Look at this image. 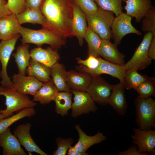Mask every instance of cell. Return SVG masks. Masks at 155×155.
<instances>
[{"label":"cell","mask_w":155,"mask_h":155,"mask_svg":"<svg viewBox=\"0 0 155 155\" xmlns=\"http://www.w3.org/2000/svg\"><path fill=\"white\" fill-rule=\"evenodd\" d=\"M73 0H43L40 8L47 28L66 39L74 36L72 29Z\"/></svg>","instance_id":"6da1fadb"},{"label":"cell","mask_w":155,"mask_h":155,"mask_svg":"<svg viewBox=\"0 0 155 155\" xmlns=\"http://www.w3.org/2000/svg\"><path fill=\"white\" fill-rule=\"evenodd\" d=\"M20 34L22 36V44L31 43L41 47L42 44H47L57 49L66 43V39L46 28L34 30L21 26Z\"/></svg>","instance_id":"7a4b0ae2"},{"label":"cell","mask_w":155,"mask_h":155,"mask_svg":"<svg viewBox=\"0 0 155 155\" xmlns=\"http://www.w3.org/2000/svg\"><path fill=\"white\" fill-rule=\"evenodd\" d=\"M0 95L5 98L6 108L5 109L0 110V113L4 115L5 118L10 117L14 112L25 108L34 107L36 105L27 95L12 88L1 86H0Z\"/></svg>","instance_id":"3957f363"},{"label":"cell","mask_w":155,"mask_h":155,"mask_svg":"<svg viewBox=\"0 0 155 155\" xmlns=\"http://www.w3.org/2000/svg\"><path fill=\"white\" fill-rule=\"evenodd\" d=\"M134 103L136 109V123L142 129L147 130L155 127V100L151 97L138 95Z\"/></svg>","instance_id":"277c9868"},{"label":"cell","mask_w":155,"mask_h":155,"mask_svg":"<svg viewBox=\"0 0 155 155\" xmlns=\"http://www.w3.org/2000/svg\"><path fill=\"white\" fill-rule=\"evenodd\" d=\"M86 15L88 26L102 39L110 40L112 38L111 27L114 13L98 7L96 12Z\"/></svg>","instance_id":"5b68a950"},{"label":"cell","mask_w":155,"mask_h":155,"mask_svg":"<svg viewBox=\"0 0 155 155\" xmlns=\"http://www.w3.org/2000/svg\"><path fill=\"white\" fill-rule=\"evenodd\" d=\"M153 38L152 33L147 32L139 46L136 49L133 56L124 65L126 70L135 69L137 71L146 68L151 63L152 60L148 54V49Z\"/></svg>","instance_id":"8992f818"},{"label":"cell","mask_w":155,"mask_h":155,"mask_svg":"<svg viewBox=\"0 0 155 155\" xmlns=\"http://www.w3.org/2000/svg\"><path fill=\"white\" fill-rule=\"evenodd\" d=\"M132 18L123 11L114 17L111 29L114 43L117 45L120 43L123 38L127 34L133 33L140 36L142 34V32L132 24Z\"/></svg>","instance_id":"52a82bcc"},{"label":"cell","mask_w":155,"mask_h":155,"mask_svg":"<svg viewBox=\"0 0 155 155\" xmlns=\"http://www.w3.org/2000/svg\"><path fill=\"white\" fill-rule=\"evenodd\" d=\"M99 59L100 61V64L95 69H89L81 65L78 67L77 69L80 71L88 73L91 77L99 76L102 74H108L119 79L120 83L125 88V77L126 70L124 65L112 63L103 59L100 57H99Z\"/></svg>","instance_id":"ba28073f"},{"label":"cell","mask_w":155,"mask_h":155,"mask_svg":"<svg viewBox=\"0 0 155 155\" xmlns=\"http://www.w3.org/2000/svg\"><path fill=\"white\" fill-rule=\"evenodd\" d=\"M113 88L111 85L100 75L92 77L90 85L87 92L93 100L98 104L106 106L111 94Z\"/></svg>","instance_id":"9c48e42d"},{"label":"cell","mask_w":155,"mask_h":155,"mask_svg":"<svg viewBox=\"0 0 155 155\" xmlns=\"http://www.w3.org/2000/svg\"><path fill=\"white\" fill-rule=\"evenodd\" d=\"M20 36V34H19L11 39L2 40L0 42V61L2 66L0 75L2 79L1 82L2 86L13 87V83L7 74V67L12 53Z\"/></svg>","instance_id":"30bf717a"},{"label":"cell","mask_w":155,"mask_h":155,"mask_svg":"<svg viewBox=\"0 0 155 155\" xmlns=\"http://www.w3.org/2000/svg\"><path fill=\"white\" fill-rule=\"evenodd\" d=\"M73 94V102L72 106L71 116L76 118L81 115L95 113L98 108L95 102L86 92L71 90Z\"/></svg>","instance_id":"8fae6325"},{"label":"cell","mask_w":155,"mask_h":155,"mask_svg":"<svg viewBox=\"0 0 155 155\" xmlns=\"http://www.w3.org/2000/svg\"><path fill=\"white\" fill-rule=\"evenodd\" d=\"M134 134L131 136L133 145H136L139 152L155 154V130H145L133 128Z\"/></svg>","instance_id":"7c38bea8"},{"label":"cell","mask_w":155,"mask_h":155,"mask_svg":"<svg viewBox=\"0 0 155 155\" xmlns=\"http://www.w3.org/2000/svg\"><path fill=\"white\" fill-rule=\"evenodd\" d=\"M13 89L24 94L34 96L41 88L42 82L34 77L19 73L12 76Z\"/></svg>","instance_id":"4fadbf2b"},{"label":"cell","mask_w":155,"mask_h":155,"mask_svg":"<svg viewBox=\"0 0 155 155\" xmlns=\"http://www.w3.org/2000/svg\"><path fill=\"white\" fill-rule=\"evenodd\" d=\"M32 126L31 123L26 122L20 124L13 131L14 135L17 138L21 145L28 152L29 155H32L35 152L40 155H47L37 145L32 137L30 130Z\"/></svg>","instance_id":"5bb4252c"},{"label":"cell","mask_w":155,"mask_h":155,"mask_svg":"<svg viewBox=\"0 0 155 155\" xmlns=\"http://www.w3.org/2000/svg\"><path fill=\"white\" fill-rule=\"evenodd\" d=\"M0 146L3 149V155H26L21 148L18 140L13 134L9 127L5 131L0 133Z\"/></svg>","instance_id":"9a60e30c"},{"label":"cell","mask_w":155,"mask_h":155,"mask_svg":"<svg viewBox=\"0 0 155 155\" xmlns=\"http://www.w3.org/2000/svg\"><path fill=\"white\" fill-rule=\"evenodd\" d=\"M21 26L13 13L0 18V40H7L20 34Z\"/></svg>","instance_id":"2e32d148"},{"label":"cell","mask_w":155,"mask_h":155,"mask_svg":"<svg viewBox=\"0 0 155 155\" xmlns=\"http://www.w3.org/2000/svg\"><path fill=\"white\" fill-rule=\"evenodd\" d=\"M117 46L112 43L110 40L102 39L98 50L100 56L103 57L106 60L112 63L124 65L125 56L118 50Z\"/></svg>","instance_id":"e0dca14e"},{"label":"cell","mask_w":155,"mask_h":155,"mask_svg":"<svg viewBox=\"0 0 155 155\" xmlns=\"http://www.w3.org/2000/svg\"><path fill=\"white\" fill-rule=\"evenodd\" d=\"M30 53L31 59L51 68L60 59L57 50L51 47L43 49L38 47L32 49Z\"/></svg>","instance_id":"ac0fdd59"},{"label":"cell","mask_w":155,"mask_h":155,"mask_svg":"<svg viewBox=\"0 0 155 155\" xmlns=\"http://www.w3.org/2000/svg\"><path fill=\"white\" fill-rule=\"evenodd\" d=\"M73 18L72 29L74 36L77 38L79 44L82 46L84 36L87 29L86 14L74 2L72 4Z\"/></svg>","instance_id":"d6986e66"},{"label":"cell","mask_w":155,"mask_h":155,"mask_svg":"<svg viewBox=\"0 0 155 155\" xmlns=\"http://www.w3.org/2000/svg\"><path fill=\"white\" fill-rule=\"evenodd\" d=\"M91 80L92 77L86 72L74 70L67 71V83L71 91L86 92Z\"/></svg>","instance_id":"ffe728a7"},{"label":"cell","mask_w":155,"mask_h":155,"mask_svg":"<svg viewBox=\"0 0 155 155\" xmlns=\"http://www.w3.org/2000/svg\"><path fill=\"white\" fill-rule=\"evenodd\" d=\"M124 8L126 13L135 18L137 23L141 22L144 15L153 6L151 0H126Z\"/></svg>","instance_id":"44dd1931"},{"label":"cell","mask_w":155,"mask_h":155,"mask_svg":"<svg viewBox=\"0 0 155 155\" xmlns=\"http://www.w3.org/2000/svg\"><path fill=\"white\" fill-rule=\"evenodd\" d=\"M125 89V86L121 83L113 85L112 92L108 101V104L121 115L125 114L127 108Z\"/></svg>","instance_id":"7402d4cb"},{"label":"cell","mask_w":155,"mask_h":155,"mask_svg":"<svg viewBox=\"0 0 155 155\" xmlns=\"http://www.w3.org/2000/svg\"><path fill=\"white\" fill-rule=\"evenodd\" d=\"M75 129L78 133L79 138L74 146L78 150L81 152H86L92 146L100 143L106 139V137L103 133L99 131L93 136L87 135L81 129L79 125H76Z\"/></svg>","instance_id":"603a6c76"},{"label":"cell","mask_w":155,"mask_h":155,"mask_svg":"<svg viewBox=\"0 0 155 155\" xmlns=\"http://www.w3.org/2000/svg\"><path fill=\"white\" fill-rule=\"evenodd\" d=\"M59 92L51 79L43 83L41 88L33 96L32 100L39 102L43 105L49 104L54 101Z\"/></svg>","instance_id":"cb8c5ba5"},{"label":"cell","mask_w":155,"mask_h":155,"mask_svg":"<svg viewBox=\"0 0 155 155\" xmlns=\"http://www.w3.org/2000/svg\"><path fill=\"white\" fill-rule=\"evenodd\" d=\"M67 75L65 67L58 62L51 68V80L59 92H71L67 83Z\"/></svg>","instance_id":"d4e9b609"},{"label":"cell","mask_w":155,"mask_h":155,"mask_svg":"<svg viewBox=\"0 0 155 155\" xmlns=\"http://www.w3.org/2000/svg\"><path fill=\"white\" fill-rule=\"evenodd\" d=\"M16 16L20 25L25 23L38 24L41 25L42 28H47L46 21L40 8H27L23 12Z\"/></svg>","instance_id":"484cf974"},{"label":"cell","mask_w":155,"mask_h":155,"mask_svg":"<svg viewBox=\"0 0 155 155\" xmlns=\"http://www.w3.org/2000/svg\"><path fill=\"white\" fill-rule=\"evenodd\" d=\"M26 72L42 82H48L50 78L51 68L39 62L31 59Z\"/></svg>","instance_id":"4316f807"},{"label":"cell","mask_w":155,"mask_h":155,"mask_svg":"<svg viewBox=\"0 0 155 155\" xmlns=\"http://www.w3.org/2000/svg\"><path fill=\"white\" fill-rule=\"evenodd\" d=\"M29 47L28 44H22L17 48L16 53L12 55L15 59L19 73L25 74L30 60Z\"/></svg>","instance_id":"83f0119b"},{"label":"cell","mask_w":155,"mask_h":155,"mask_svg":"<svg viewBox=\"0 0 155 155\" xmlns=\"http://www.w3.org/2000/svg\"><path fill=\"white\" fill-rule=\"evenodd\" d=\"M73 94L70 92H59L54 101L55 103V111L62 117L68 115V111L71 109Z\"/></svg>","instance_id":"f1b7e54d"},{"label":"cell","mask_w":155,"mask_h":155,"mask_svg":"<svg viewBox=\"0 0 155 155\" xmlns=\"http://www.w3.org/2000/svg\"><path fill=\"white\" fill-rule=\"evenodd\" d=\"M84 38L88 44V55L100 57L98 51L102 39L88 26Z\"/></svg>","instance_id":"f546056e"},{"label":"cell","mask_w":155,"mask_h":155,"mask_svg":"<svg viewBox=\"0 0 155 155\" xmlns=\"http://www.w3.org/2000/svg\"><path fill=\"white\" fill-rule=\"evenodd\" d=\"M36 114L34 107H27L22 109L15 115L0 119V133L5 131L16 121L25 117H30Z\"/></svg>","instance_id":"4dcf8cb0"},{"label":"cell","mask_w":155,"mask_h":155,"mask_svg":"<svg viewBox=\"0 0 155 155\" xmlns=\"http://www.w3.org/2000/svg\"><path fill=\"white\" fill-rule=\"evenodd\" d=\"M148 77L147 75L139 74L136 70L131 69L126 70L125 77V89H135Z\"/></svg>","instance_id":"1f68e13d"},{"label":"cell","mask_w":155,"mask_h":155,"mask_svg":"<svg viewBox=\"0 0 155 155\" xmlns=\"http://www.w3.org/2000/svg\"><path fill=\"white\" fill-rule=\"evenodd\" d=\"M126 0H94L98 7L113 12L116 16L122 11L123 2Z\"/></svg>","instance_id":"d6a6232c"},{"label":"cell","mask_w":155,"mask_h":155,"mask_svg":"<svg viewBox=\"0 0 155 155\" xmlns=\"http://www.w3.org/2000/svg\"><path fill=\"white\" fill-rule=\"evenodd\" d=\"M140 96L148 98L155 96V79L154 77H148L135 89Z\"/></svg>","instance_id":"836d02e7"},{"label":"cell","mask_w":155,"mask_h":155,"mask_svg":"<svg viewBox=\"0 0 155 155\" xmlns=\"http://www.w3.org/2000/svg\"><path fill=\"white\" fill-rule=\"evenodd\" d=\"M141 29L144 32H150L155 38V7L153 6L142 18Z\"/></svg>","instance_id":"e575fe53"},{"label":"cell","mask_w":155,"mask_h":155,"mask_svg":"<svg viewBox=\"0 0 155 155\" xmlns=\"http://www.w3.org/2000/svg\"><path fill=\"white\" fill-rule=\"evenodd\" d=\"M74 142L72 138H63L58 137L56 139L57 149L53 152V155H65L68 149Z\"/></svg>","instance_id":"d590c367"},{"label":"cell","mask_w":155,"mask_h":155,"mask_svg":"<svg viewBox=\"0 0 155 155\" xmlns=\"http://www.w3.org/2000/svg\"><path fill=\"white\" fill-rule=\"evenodd\" d=\"M73 1L86 15L93 13L98 9V7L94 0Z\"/></svg>","instance_id":"8d00e7d4"},{"label":"cell","mask_w":155,"mask_h":155,"mask_svg":"<svg viewBox=\"0 0 155 155\" xmlns=\"http://www.w3.org/2000/svg\"><path fill=\"white\" fill-rule=\"evenodd\" d=\"M7 6L11 12L15 15L23 12L27 8L25 0H8Z\"/></svg>","instance_id":"74e56055"},{"label":"cell","mask_w":155,"mask_h":155,"mask_svg":"<svg viewBox=\"0 0 155 155\" xmlns=\"http://www.w3.org/2000/svg\"><path fill=\"white\" fill-rule=\"evenodd\" d=\"M77 60L78 64L84 66L90 69H96L100 63L99 57L96 58L91 55L89 56L85 60H83L78 58Z\"/></svg>","instance_id":"f35d334b"},{"label":"cell","mask_w":155,"mask_h":155,"mask_svg":"<svg viewBox=\"0 0 155 155\" xmlns=\"http://www.w3.org/2000/svg\"><path fill=\"white\" fill-rule=\"evenodd\" d=\"M138 147L135 145L131 146L128 149L124 151H118L119 155H148V153H141L137 150Z\"/></svg>","instance_id":"ab89813d"},{"label":"cell","mask_w":155,"mask_h":155,"mask_svg":"<svg viewBox=\"0 0 155 155\" xmlns=\"http://www.w3.org/2000/svg\"><path fill=\"white\" fill-rule=\"evenodd\" d=\"M43 0H25L27 8H40Z\"/></svg>","instance_id":"60d3db41"},{"label":"cell","mask_w":155,"mask_h":155,"mask_svg":"<svg viewBox=\"0 0 155 155\" xmlns=\"http://www.w3.org/2000/svg\"><path fill=\"white\" fill-rule=\"evenodd\" d=\"M7 3L5 0H0V18L12 13L7 8Z\"/></svg>","instance_id":"b9f144b4"},{"label":"cell","mask_w":155,"mask_h":155,"mask_svg":"<svg viewBox=\"0 0 155 155\" xmlns=\"http://www.w3.org/2000/svg\"><path fill=\"white\" fill-rule=\"evenodd\" d=\"M148 54L152 60L155 59V38L153 37L149 46Z\"/></svg>","instance_id":"7bdbcfd3"},{"label":"cell","mask_w":155,"mask_h":155,"mask_svg":"<svg viewBox=\"0 0 155 155\" xmlns=\"http://www.w3.org/2000/svg\"><path fill=\"white\" fill-rule=\"evenodd\" d=\"M68 155H88L89 154L87 152H83L78 150L74 146H71L68 149L67 152Z\"/></svg>","instance_id":"ee69618b"},{"label":"cell","mask_w":155,"mask_h":155,"mask_svg":"<svg viewBox=\"0 0 155 155\" xmlns=\"http://www.w3.org/2000/svg\"><path fill=\"white\" fill-rule=\"evenodd\" d=\"M5 118V117L3 115V114L0 113V119Z\"/></svg>","instance_id":"f6af8a7d"}]
</instances>
